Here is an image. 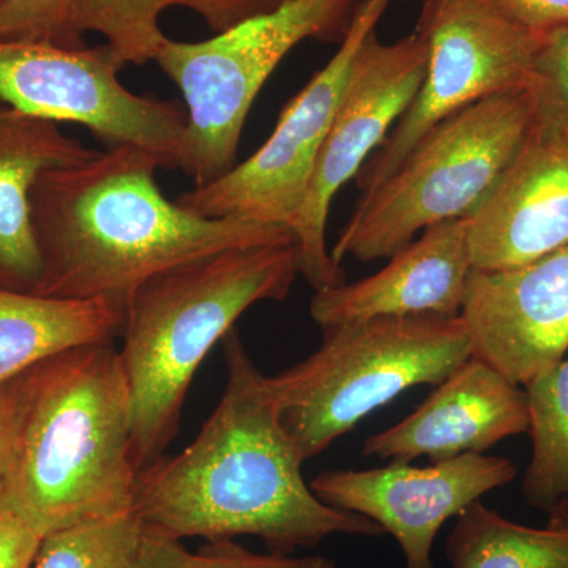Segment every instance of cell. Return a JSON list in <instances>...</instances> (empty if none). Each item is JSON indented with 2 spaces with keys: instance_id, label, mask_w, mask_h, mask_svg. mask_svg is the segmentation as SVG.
<instances>
[{
  "instance_id": "obj_28",
  "label": "cell",
  "mask_w": 568,
  "mask_h": 568,
  "mask_svg": "<svg viewBox=\"0 0 568 568\" xmlns=\"http://www.w3.org/2000/svg\"><path fill=\"white\" fill-rule=\"evenodd\" d=\"M21 405V375L0 386V497L9 470Z\"/></svg>"
},
{
  "instance_id": "obj_12",
  "label": "cell",
  "mask_w": 568,
  "mask_h": 568,
  "mask_svg": "<svg viewBox=\"0 0 568 568\" xmlns=\"http://www.w3.org/2000/svg\"><path fill=\"white\" fill-rule=\"evenodd\" d=\"M517 473L510 459L465 454L424 467L390 462L375 469L325 470L310 488L327 506L362 515L390 534L405 568H436L433 545L444 523Z\"/></svg>"
},
{
  "instance_id": "obj_26",
  "label": "cell",
  "mask_w": 568,
  "mask_h": 568,
  "mask_svg": "<svg viewBox=\"0 0 568 568\" xmlns=\"http://www.w3.org/2000/svg\"><path fill=\"white\" fill-rule=\"evenodd\" d=\"M43 538L20 515L0 507V568H33Z\"/></svg>"
},
{
  "instance_id": "obj_14",
  "label": "cell",
  "mask_w": 568,
  "mask_h": 568,
  "mask_svg": "<svg viewBox=\"0 0 568 568\" xmlns=\"http://www.w3.org/2000/svg\"><path fill=\"white\" fill-rule=\"evenodd\" d=\"M465 321L474 355L518 386L568 354V245L467 280Z\"/></svg>"
},
{
  "instance_id": "obj_10",
  "label": "cell",
  "mask_w": 568,
  "mask_h": 568,
  "mask_svg": "<svg viewBox=\"0 0 568 568\" xmlns=\"http://www.w3.org/2000/svg\"><path fill=\"white\" fill-rule=\"evenodd\" d=\"M428 43L418 32L383 43L372 29L355 51L334 122L317 156L308 196L294 227L298 271L313 290L346 283L327 248L332 201L386 141L425 80Z\"/></svg>"
},
{
  "instance_id": "obj_13",
  "label": "cell",
  "mask_w": 568,
  "mask_h": 568,
  "mask_svg": "<svg viewBox=\"0 0 568 568\" xmlns=\"http://www.w3.org/2000/svg\"><path fill=\"white\" fill-rule=\"evenodd\" d=\"M469 244L477 271L518 267L568 245L567 114L536 103L517 156L470 216Z\"/></svg>"
},
{
  "instance_id": "obj_9",
  "label": "cell",
  "mask_w": 568,
  "mask_h": 568,
  "mask_svg": "<svg viewBox=\"0 0 568 568\" xmlns=\"http://www.w3.org/2000/svg\"><path fill=\"white\" fill-rule=\"evenodd\" d=\"M121 63L106 43L62 48L0 40V102L55 123L84 126L108 149L133 145L163 170H182L189 121L181 104L136 95L119 80Z\"/></svg>"
},
{
  "instance_id": "obj_30",
  "label": "cell",
  "mask_w": 568,
  "mask_h": 568,
  "mask_svg": "<svg viewBox=\"0 0 568 568\" xmlns=\"http://www.w3.org/2000/svg\"><path fill=\"white\" fill-rule=\"evenodd\" d=\"M549 526L568 529V504H560L549 511Z\"/></svg>"
},
{
  "instance_id": "obj_11",
  "label": "cell",
  "mask_w": 568,
  "mask_h": 568,
  "mask_svg": "<svg viewBox=\"0 0 568 568\" xmlns=\"http://www.w3.org/2000/svg\"><path fill=\"white\" fill-rule=\"evenodd\" d=\"M390 0H362L339 50L287 102L268 140L216 181L182 193L178 203L207 219L254 220L294 231L317 156L345 93L355 51L377 28Z\"/></svg>"
},
{
  "instance_id": "obj_15",
  "label": "cell",
  "mask_w": 568,
  "mask_h": 568,
  "mask_svg": "<svg viewBox=\"0 0 568 568\" xmlns=\"http://www.w3.org/2000/svg\"><path fill=\"white\" fill-rule=\"evenodd\" d=\"M528 429L525 388L473 355L413 414L366 437L362 454L390 462L428 457L440 463L465 454H484Z\"/></svg>"
},
{
  "instance_id": "obj_27",
  "label": "cell",
  "mask_w": 568,
  "mask_h": 568,
  "mask_svg": "<svg viewBox=\"0 0 568 568\" xmlns=\"http://www.w3.org/2000/svg\"><path fill=\"white\" fill-rule=\"evenodd\" d=\"M523 28L547 36L568 26V0H495Z\"/></svg>"
},
{
  "instance_id": "obj_3",
  "label": "cell",
  "mask_w": 568,
  "mask_h": 568,
  "mask_svg": "<svg viewBox=\"0 0 568 568\" xmlns=\"http://www.w3.org/2000/svg\"><path fill=\"white\" fill-rule=\"evenodd\" d=\"M138 474L132 392L114 343L63 351L22 373L0 507L47 537L132 514Z\"/></svg>"
},
{
  "instance_id": "obj_4",
  "label": "cell",
  "mask_w": 568,
  "mask_h": 568,
  "mask_svg": "<svg viewBox=\"0 0 568 568\" xmlns=\"http://www.w3.org/2000/svg\"><path fill=\"white\" fill-rule=\"evenodd\" d=\"M298 271L297 245H260L197 257L152 276L125 306L121 361L133 399L138 469L178 436L194 373L257 302L284 301Z\"/></svg>"
},
{
  "instance_id": "obj_8",
  "label": "cell",
  "mask_w": 568,
  "mask_h": 568,
  "mask_svg": "<svg viewBox=\"0 0 568 568\" xmlns=\"http://www.w3.org/2000/svg\"><path fill=\"white\" fill-rule=\"evenodd\" d=\"M416 32L428 43L425 80L386 141L355 175L362 194L395 173L426 132L470 104L529 89L540 36L495 0H424Z\"/></svg>"
},
{
  "instance_id": "obj_23",
  "label": "cell",
  "mask_w": 568,
  "mask_h": 568,
  "mask_svg": "<svg viewBox=\"0 0 568 568\" xmlns=\"http://www.w3.org/2000/svg\"><path fill=\"white\" fill-rule=\"evenodd\" d=\"M77 9L78 0H0V40L85 47Z\"/></svg>"
},
{
  "instance_id": "obj_17",
  "label": "cell",
  "mask_w": 568,
  "mask_h": 568,
  "mask_svg": "<svg viewBox=\"0 0 568 568\" xmlns=\"http://www.w3.org/2000/svg\"><path fill=\"white\" fill-rule=\"evenodd\" d=\"M99 151L0 102V287L36 293L41 263L31 216V194L41 174L91 160Z\"/></svg>"
},
{
  "instance_id": "obj_2",
  "label": "cell",
  "mask_w": 568,
  "mask_h": 568,
  "mask_svg": "<svg viewBox=\"0 0 568 568\" xmlns=\"http://www.w3.org/2000/svg\"><path fill=\"white\" fill-rule=\"evenodd\" d=\"M156 170L151 153L119 145L40 175L31 194L41 263L33 294L126 305L142 283L175 265L242 246L297 245L283 224L182 207L164 196Z\"/></svg>"
},
{
  "instance_id": "obj_6",
  "label": "cell",
  "mask_w": 568,
  "mask_h": 568,
  "mask_svg": "<svg viewBox=\"0 0 568 568\" xmlns=\"http://www.w3.org/2000/svg\"><path fill=\"white\" fill-rule=\"evenodd\" d=\"M536 115L529 89L489 97L433 126L394 174L357 207L336 239L342 265L387 260L435 224L470 219L496 189Z\"/></svg>"
},
{
  "instance_id": "obj_16",
  "label": "cell",
  "mask_w": 568,
  "mask_h": 568,
  "mask_svg": "<svg viewBox=\"0 0 568 568\" xmlns=\"http://www.w3.org/2000/svg\"><path fill=\"white\" fill-rule=\"evenodd\" d=\"M470 219L435 224L388 257L377 274L316 291L310 315L321 328L384 316L457 317L474 271Z\"/></svg>"
},
{
  "instance_id": "obj_18",
  "label": "cell",
  "mask_w": 568,
  "mask_h": 568,
  "mask_svg": "<svg viewBox=\"0 0 568 568\" xmlns=\"http://www.w3.org/2000/svg\"><path fill=\"white\" fill-rule=\"evenodd\" d=\"M125 306L114 298L67 301L0 287V386L63 351L114 343Z\"/></svg>"
},
{
  "instance_id": "obj_21",
  "label": "cell",
  "mask_w": 568,
  "mask_h": 568,
  "mask_svg": "<svg viewBox=\"0 0 568 568\" xmlns=\"http://www.w3.org/2000/svg\"><path fill=\"white\" fill-rule=\"evenodd\" d=\"M523 388L532 437L523 496L530 507L549 514L568 504V354L530 377Z\"/></svg>"
},
{
  "instance_id": "obj_7",
  "label": "cell",
  "mask_w": 568,
  "mask_h": 568,
  "mask_svg": "<svg viewBox=\"0 0 568 568\" xmlns=\"http://www.w3.org/2000/svg\"><path fill=\"white\" fill-rule=\"evenodd\" d=\"M361 2L287 0L209 40L164 39L153 62L185 100L189 155L183 173L194 185L216 181L234 166L248 112L283 59L305 40L342 43Z\"/></svg>"
},
{
  "instance_id": "obj_1",
  "label": "cell",
  "mask_w": 568,
  "mask_h": 568,
  "mask_svg": "<svg viewBox=\"0 0 568 568\" xmlns=\"http://www.w3.org/2000/svg\"><path fill=\"white\" fill-rule=\"evenodd\" d=\"M223 342L226 386L219 406L181 454L163 455L138 474L132 514L142 528L179 541L253 536L280 555L335 534L383 536L372 519L313 493L265 376L235 328Z\"/></svg>"
},
{
  "instance_id": "obj_19",
  "label": "cell",
  "mask_w": 568,
  "mask_h": 568,
  "mask_svg": "<svg viewBox=\"0 0 568 568\" xmlns=\"http://www.w3.org/2000/svg\"><path fill=\"white\" fill-rule=\"evenodd\" d=\"M287 0H78L81 36L97 32L123 67L155 59L166 36L160 29L164 11L181 7L200 14L213 33L282 7Z\"/></svg>"
},
{
  "instance_id": "obj_20",
  "label": "cell",
  "mask_w": 568,
  "mask_h": 568,
  "mask_svg": "<svg viewBox=\"0 0 568 568\" xmlns=\"http://www.w3.org/2000/svg\"><path fill=\"white\" fill-rule=\"evenodd\" d=\"M446 556L450 568H568V529L517 525L476 500L458 515Z\"/></svg>"
},
{
  "instance_id": "obj_22",
  "label": "cell",
  "mask_w": 568,
  "mask_h": 568,
  "mask_svg": "<svg viewBox=\"0 0 568 568\" xmlns=\"http://www.w3.org/2000/svg\"><path fill=\"white\" fill-rule=\"evenodd\" d=\"M141 537L133 514L58 530L41 541L33 568H129Z\"/></svg>"
},
{
  "instance_id": "obj_5",
  "label": "cell",
  "mask_w": 568,
  "mask_h": 568,
  "mask_svg": "<svg viewBox=\"0 0 568 568\" xmlns=\"http://www.w3.org/2000/svg\"><path fill=\"white\" fill-rule=\"evenodd\" d=\"M323 332L310 357L265 376L280 420L305 462L409 388L439 386L474 355L462 316L372 317Z\"/></svg>"
},
{
  "instance_id": "obj_29",
  "label": "cell",
  "mask_w": 568,
  "mask_h": 568,
  "mask_svg": "<svg viewBox=\"0 0 568 568\" xmlns=\"http://www.w3.org/2000/svg\"><path fill=\"white\" fill-rule=\"evenodd\" d=\"M186 552L182 541L142 528L140 548L129 568H185Z\"/></svg>"
},
{
  "instance_id": "obj_24",
  "label": "cell",
  "mask_w": 568,
  "mask_h": 568,
  "mask_svg": "<svg viewBox=\"0 0 568 568\" xmlns=\"http://www.w3.org/2000/svg\"><path fill=\"white\" fill-rule=\"evenodd\" d=\"M529 91L540 106L568 115V26L541 37Z\"/></svg>"
},
{
  "instance_id": "obj_25",
  "label": "cell",
  "mask_w": 568,
  "mask_h": 568,
  "mask_svg": "<svg viewBox=\"0 0 568 568\" xmlns=\"http://www.w3.org/2000/svg\"><path fill=\"white\" fill-rule=\"evenodd\" d=\"M185 568H338L325 556L260 555L235 544L234 540L207 541L196 552H186Z\"/></svg>"
}]
</instances>
